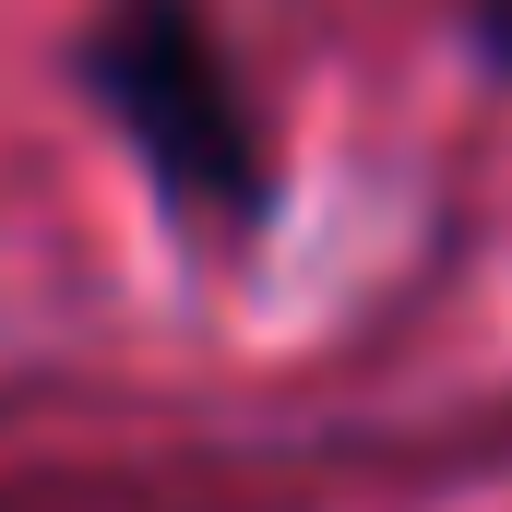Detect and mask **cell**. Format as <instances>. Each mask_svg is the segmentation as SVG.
<instances>
[{
    "mask_svg": "<svg viewBox=\"0 0 512 512\" xmlns=\"http://www.w3.org/2000/svg\"><path fill=\"white\" fill-rule=\"evenodd\" d=\"M72 72L108 108V131L143 155V179L179 227L251 239L274 215V131H262V96L215 24V0H108L72 36Z\"/></svg>",
    "mask_w": 512,
    "mask_h": 512,
    "instance_id": "1",
    "label": "cell"
},
{
    "mask_svg": "<svg viewBox=\"0 0 512 512\" xmlns=\"http://www.w3.org/2000/svg\"><path fill=\"white\" fill-rule=\"evenodd\" d=\"M465 48H477V60L512 84V0H465Z\"/></svg>",
    "mask_w": 512,
    "mask_h": 512,
    "instance_id": "2",
    "label": "cell"
}]
</instances>
